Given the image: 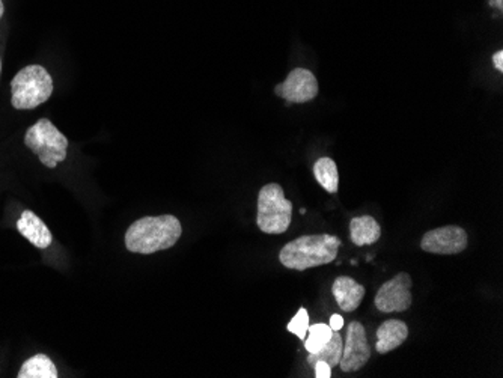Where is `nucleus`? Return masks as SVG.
Instances as JSON below:
<instances>
[{
  "mask_svg": "<svg viewBox=\"0 0 503 378\" xmlns=\"http://www.w3.org/2000/svg\"><path fill=\"white\" fill-rule=\"evenodd\" d=\"M490 6L498 8L499 11L503 10V0H490Z\"/></svg>",
  "mask_w": 503,
  "mask_h": 378,
  "instance_id": "22",
  "label": "nucleus"
},
{
  "mask_svg": "<svg viewBox=\"0 0 503 378\" xmlns=\"http://www.w3.org/2000/svg\"><path fill=\"white\" fill-rule=\"evenodd\" d=\"M313 171L318 184L330 195H337L339 190V172H337V163L333 162V158H329V157L318 158L313 165Z\"/></svg>",
  "mask_w": 503,
  "mask_h": 378,
  "instance_id": "14",
  "label": "nucleus"
},
{
  "mask_svg": "<svg viewBox=\"0 0 503 378\" xmlns=\"http://www.w3.org/2000/svg\"><path fill=\"white\" fill-rule=\"evenodd\" d=\"M329 326L332 328V330H339L341 332V328H344V318L335 313V315L330 317V324Z\"/></svg>",
  "mask_w": 503,
  "mask_h": 378,
  "instance_id": "20",
  "label": "nucleus"
},
{
  "mask_svg": "<svg viewBox=\"0 0 503 378\" xmlns=\"http://www.w3.org/2000/svg\"><path fill=\"white\" fill-rule=\"evenodd\" d=\"M19 378H58V369L46 354H36L26 360L19 371Z\"/></svg>",
  "mask_w": 503,
  "mask_h": 378,
  "instance_id": "16",
  "label": "nucleus"
},
{
  "mask_svg": "<svg viewBox=\"0 0 503 378\" xmlns=\"http://www.w3.org/2000/svg\"><path fill=\"white\" fill-rule=\"evenodd\" d=\"M344 339L339 330H333L332 338L317 353L307 356V363L313 368L315 363L326 362L330 368H337L343 358Z\"/></svg>",
  "mask_w": 503,
  "mask_h": 378,
  "instance_id": "15",
  "label": "nucleus"
},
{
  "mask_svg": "<svg viewBox=\"0 0 503 378\" xmlns=\"http://www.w3.org/2000/svg\"><path fill=\"white\" fill-rule=\"evenodd\" d=\"M53 94V79L41 66H27L11 81V104L17 111H31Z\"/></svg>",
  "mask_w": 503,
  "mask_h": 378,
  "instance_id": "3",
  "label": "nucleus"
},
{
  "mask_svg": "<svg viewBox=\"0 0 503 378\" xmlns=\"http://www.w3.org/2000/svg\"><path fill=\"white\" fill-rule=\"evenodd\" d=\"M407 338V324L401 320H388L377 328L375 351L378 354L391 353L395 348L401 347Z\"/></svg>",
  "mask_w": 503,
  "mask_h": 378,
  "instance_id": "12",
  "label": "nucleus"
},
{
  "mask_svg": "<svg viewBox=\"0 0 503 378\" xmlns=\"http://www.w3.org/2000/svg\"><path fill=\"white\" fill-rule=\"evenodd\" d=\"M0 73H2V61H0Z\"/></svg>",
  "mask_w": 503,
  "mask_h": 378,
  "instance_id": "24",
  "label": "nucleus"
},
{
  "mask_svg": "<svg viewBox=\"0 0 503 378\" xmlns=\"http://www.w3.org/2000/svg\"><path fill=\"white\" fill-rule=\"evenodd\" d=\"M382 237V227L373 216H359L350 222V240L354 246H371Z\"/></svg>",
  "mask_w": 503,
  "mask_h": 378,
  "instance_id": "13",
  "label": "nucleus"
},
{
  "mask_svg": "<svg viewBox=\"0 0 503 378\" xmlns=\"http://www.w3.org/2000/svg\"><path fill=\"white\" fill-rule=\"evenodd\" d=\"M307 328H309V312H307V309L300 308L291 321L288 323L287 330L292 335H296L300 341H305Z\"/></svg>",
  "mask_w": 503,
  "mask_h": 378,
  "instance_id": "18",
  "label": "nucleus"
},
{
  "mask_svg": "<svg viewBox=\"0 0 503 378\" xmlns=\"http://www.w3.org/2000/svg\"><path fill=\"white\" fill-rule=\"evenodd\" d=\"M25 145L49 169H55L64 162L68 151V139L46 118L35 122L26 132Z\"/></svg>",
  "mask_w": 503,
  "mask_h": 378,
  "instance_id": "5",
  "label": "nucleus"
},
{
  "mask_svg": "<svg viewBox=\"0 0 503 378\" xmlns=\"http://www.w3.org/2000/svg\"><path fill=\"white\" fill-rule=\"evenodd\" d=\"M373 348L368 343L367 330L362 323L352 321L348 324L347 339L344 341L343 358L339 368L344 373H356L369 362Z\"/></svg>",
  "mask_w": 503,
  "mask_h": 378,
  "instance_id": "7",
  "label": "nucleus"
},
{
  "mask_svg": "<svg viewBox=\"0 0 503 378\" xmlns=\"http://www.w3.org/2000/svg\"><path fill=\"white\" fill-rule=\"evenodd\" d=\"M182 234V222L175 216L142 217L127 229L126 247L133 253L152 255L175 246Z\"/></svg>",
  "mask_w": 503,
  "mask_h": 378,
  "instance_id": "1",
  "label": "nucleus"
},
{
  "mask_svg": "<svg viewBox=\"0 0 503 378\" xmlns=\"http://www.w3.org/2000/svg\"><path fill=\"white\" fill-rule=\"evenodd\" d=\"M4 12H5V6H4V2L0 0V19L4 17Z\"/></svg>",
  "mask_w": 503,
  "mask_h": 378,
  "instance_id": "23",
  "label": "nucleus"
},
{
  "mask_svg": "<svg viewBox=\"0 0 503 378\" xmlns=\"http://www.w3.org/2000/svg\"><path fill=\"white\" fill-rule=\"evenodd\" d=\"M332 294L337 306L344 312H352L360 306L365 297V287L350 276H339L332 285Z\"/></svg>",
  "mask_w": 503,
  "mask_h": 378,
  "instance_id": "10",
  "label": "nucleus"
},
{
  "mask_svg": "<svg viewBox=\"0 0 503 378\" xmlns=\"http://www.w3.org/2000/svg\"><path fill=\"white\" fill-rule=\"evenodd\" d=\"M307 333H309V336H306L303 343H305L307 353L313 354L320 351L330 341L333 330L329 324L318 323L309 326Z\"/></svg>",
  "mask_w": 503,
  "mask_h": 378,
  "instance_id": "17",
  "label": "nucleus"
},
{
  "mask_svg": "<svg viewBox=\"0 0 503 378\" xmlns=\"http://www.w3.org/2000/svg\"><path fill=\"white\" fill-rule=\"evenodd\" d=\"M468 232L455 225L431 229L421 240L422 251L434 255H458L468 249Z\"/></svg>",
  "mask_w": 503,
  "mask_h": 378,
  "instance_id": "9",
  "label": "nucleus"
},
{
  "mask_svg": "<svg viewBox=\"0 0 503 378\" xmlns=\"http://www.w3.org/2000/svg\"><path fill=\"white\" fill-rule=\"evenodd\" d=\"M412 276L408 273H398L378 288L374 305L383 313L406 312L413 303Z\"/></svg>",
  "mask_w": 503,
  "mask_h": 378,
  "instance_id": "6",
  "label": "nucleus"
},
{
  "mask_svg": "<svg viewBox=\"0 0 503 378\" xmlns=\"http://www.w3.org/2000/svg\"><path fill=\"white\" fill-rule=\"evenodd\" d=\"M313 369H315V377L317 378L332 377V368H330L326 362H321V360H320V362L313 365Z\"/></svg>",
  "mask_w": 503,
  "mask_h": 378,
  "instance_id": "19",
  "label": "nucleus"
},
{
  "mask_svg": "<svg viewBox=\"0 0 503 378\" xmlns=\"http://www.w3.org/2000/svg\"><path fill=\"white\" fill-rule=\"evenodd\" d=\"M318 91L320 88L317 77L313 76V71L306 68L292 70L285 81L275 88V94L287 101V106L309 103L318 96Z\"/></svg>",
  "mask_w": 503,
  "mask_h": 378,
  "instance_id": "8",
  "label": "nucleus"
},
{
  "mask_svg": "<svg viewBox=\"0 0 503 378\" xmlns=\"http://www.w3.org/2000/svg\"><path fill=\"white\" fill-rule=\"evenodd\" d=\"M17 229L27 242L32 243L38 249H47L53 242L50 229L31 210L21 212L20 219L17 222Z\"/></svg>",
  "mask_w": 503,
  "mask_h": 378,
  "instance_id": "11",
  "label": "nucleus"
},
{
  "mask_svg": "<svg viewBox=\"0 0 503 378\" xmlns=\"http://www.w3.org/2000/svg\"><path fill=\"white\" fill-rule=\"evenodd\" d=\"M343 242L337 235L318 234L302 235L287 243L279 253V261L290 270L305 272L309 268L321 267L330 264L337 258V251Z\"/></svg>",
  "mask_w": 503,
  "mask_h": 378,
  "instance_id": "2",
  "label": "nucleus"
},
{
  "mask_svg": "<svg viewBox=\"0 0 503 378\" xmlns=\"http://www.w3.org/2000/svg\"><path fill=\"white\" fill-rule=\"evenodd\" d=\"M493 64H494V66H496V70L500 71V73H502V71H503V51L502 50H499V51H496V53H494Z\"/></svg>",
  "mask_w": 503,
  "mask_h": 378,
  "instance_id": "21",
  "label": "nucleus"
},
{
  "mask_svg": "<svg viewBox=\"0 0 503 378\" xmlns=\"http://www.w3.org/2000/svg\"><path fill=\"white\" fill-rule=\"evenodd\" d=\"M292 202L285 197L282 187L270 182L258 195V228L264 234H283L291 225Z\"/></svg>",
  "mask_w": 503,
  "mask_h": 378,
  "instance_id": "4",
  "label": "nucleus"
}]
</instances>
